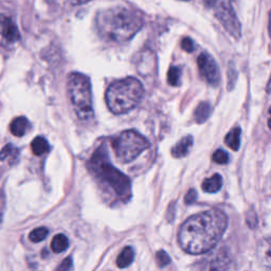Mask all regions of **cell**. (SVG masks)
<instances>
[{"mask_svg": "<svg viewBox=\"0 0 271 271\" xmlns=\"http://www.w3.org/2000/svg\"><path fill=\"white\" fill-rule=\"evenodd\" d=\"M240 135L241 129L239 128H235L229 131L226 138H224V143L232 149V151H238L240 146Z\"/></svg>", "mask_w": 271, "mask_h": 271, "instance_id": "16", "label": "cell"}, {"mask_svg": "<svg viewBox=\"0 0 271 271\" xmlns=\"http://www.w3.org/2000/svg\"><path fill=\"white\" fill-rule=\"evenodd\" d=\"M232 259L226 249H220L201 259L197 271H229Z\"/></svg>", "mask_w": 271, "mask_h": 271, "instance_id": "8", "label": "cell"}, {"mask_svg": "<svg viewBox=\"0 0 271 271\" xmlns=\"http://www.w3.org/2000/svg\"><path fill=\"white\" fill-rule=\"evenodd\" d=\"M180 78H181V70L179 67L173 66L170 68L168 72V82L171 86H179L180 85Z\"/></svg>", "mask_w": 271, "mask_h": 271, "instance_id": "20", "label": "cell"}, {"mask_svg": "<svg viewBox=\"0 0 271 271\" xmlns=\"http://www.w3.org/2000/svg\"><path fill=\"white\" fill-rule=\"evenodd\" d=\"M97 30L108 40L122 43L130 39L143 26L142 16L122 7L104 10L96 17Z\"/></svg>", "mask_w": 271, "mask_h": 271, "instance_id": "2", "label": "cell"}, {"mask_svg": "<svg viewBox=\"0 0 271 271\" xmlns=\"http://www.w3.org/2000/svg\"><path fill=\"white\" fill-rule=\"evenodd\" d=\"M13 152V146H12V144H7L2 149H1V152H0V160H4V159H7L10 154Z\"/></svg>", "mask_w": 271, "mask_h": 271, "instance_id": "27", "label": "cell"}, {"mask_svg": "<svg viewBox=\"0 0 271 271\" xmlns=\"http://www.w3.org/2000/svg\"><path fill=\"white\" fill-rule=\"evenodd\" d=\"M196 197H197V196H196V191L195 190H193V189H191L190 190V191L187 193V195H186V203L188 204V205H190V204H193L194 201H195V199H196Z\"/></svg>", "mask_w": 271, "mask_h": 271, "instance_id": "28", "label": "cell"}, {"mask_svg": "<svg viewBox=\"0 0 271 271\" xmlns=\"http://www.w3.org/2000/svg\"><path fill=\"white\" fill-rule=\"evenodd\" d=\"M71 267H72V258L67 257L60 264V266L56 268L55 271H70Z\"/></svg>", "mask_w": 271, "mask_h": 271, "instance_id": "26", "label": "cell"}, {"mask_svg": "<svg viewBox=\"0 0 271 271\" xmlns=\"http://www.w3.org/2000/svg\"><path fill=\"white\" fill-rule=\"evenodd\" d=\"M68 247H69V239L64 234L55 235L51 241V248L55 253L64 252L68 249Z\"/></svg>", "mask_w": 271, "mask_h": 271, "instance_id": "18", "label": "cell"}, {"mask_svg": "<svg viewBox=\"0 0 271 271\" xmlns=\"http://www.w3.org/2000/svg\"><path fill=\"white\" fill-rule=\"evenodd\" d=\"M236 77H238V74H236L235 68L233 65H231L228 69V89L229 90H232V88L234 87Z\"/></svg>", "mask_w": 271, "mask_h": 271, "instance_id": "24", "label": "cell"}, {"mask_svg": "<svg viewBox=\"0 0 271 271\" xmlns=\"http://www.w3.org/2000/svg\"><path fill=\"white\" fill-rule=\"evenodd\" d=\"M0 34L11 43L19 40L20 34L14 21L4 15H0Z\"/></svg>", "mask_w": 271, "mask_h": 271, "instance_id": "10", "label": "cell"}, {"mask_svg": "<svg viewBox=\"0 0 271 271\" xmlns=\"http://www.w3.org/2000/svg\"><path fill=\"white\" fill-rule=\"evenodd\" d=\"M181 48L186 52H188V53H192L195 49L194 42L190 37H184L181 42Z\"/></svg>", "mask_w": 271, "mask_h": 271, "instance_id": "25", "label": "cell"}, {"mask_svg": "<svg viewBox=\"0 0 271 271\" xmlns=\"http://www.w3.org/2000/svg\"><path fill=\"white\" fill-rule=\"evenodd\" d=\"M149 147V142L136 130L123 131L113 141V148L121 162L128 163L135 160Z\"/></svg>", "mask_w": 271, "mask_h": 271, "instance_id": "6", "label": "cell"}, {"mask_svg": "<svg viewBox=\"0 0 271 271\" xmlns=\"http://www.w3.org/2000/svg\"><path fill=\"white\" fill-rule=\"evenodd\" d=\"M268 128H269V129L271 130V108H270V111H269V119H268Z\"/></svg>", "mask_w": 271, "mask_h": 271, "instance_id": "33", "label": "cell"}, {"mask_svg": "<svg viewBox=\"0 0 271 271\" xmlns=\"http://www.w3.org/2000/svg\"><path fill=\"white\" fill-rule=\"evenodd\" d=\"M68 96L74 112L80 120H88L94 114L89 79L82 73H72L68 78Z\"/></svg>", "mask_w": 271, "mask_h": 271, "instance_id": "5", "label": "cell"}, {"mask_svg": "<svg viewBox=\"0 0 271 271\" xmlns=\"http://www.w3.org/2000/svg\"><path fill=\"white\" fill-rule=\"evenodd\" d=\"M213 161L217 164H227L229 162V155L223 149H217V151L213 154Z\"/></svg>", "mask_w": 271, "mask_h": 271, "instance_id": "22", "label": "cell"}, {"mask_svg": "<svg viewBox=\"0 0 271 271\" xmlns=\"http://www.w3.org/2000/svg\"><path fill=\"white\" fill-rule=\"evenodd\" d=\"M156 259H157V263L160 267H165L171 263V258L169 256L168 253L163 250H160L156 255Z\"/></svg>", "mask_w": 271, "mask_h": 271, "instance_id": "23", "label": "cell"}, {"mask_svg": "<svg viewBox=\"0 0 271 271\" xmlns=\"http://www.w3.org/2000/svg\"><path fill=\"white\" fill-rule=\"evenodd\" d=\"M218 0H204V3L207 8H214Z\"/></svg>", "mask_w": 271, "mask_h": 271, "instance_id": "29", "label": "cell"}, {"mask_svg": "<svg viewBox=\"0 0 271 271\" xmlns=\"http://www.w3.org/2000/svg\"><path fill=\"white\" fill-rule=\"evenodd\" d=\"M214 9L216 18L221 21L223 28L230 33V35L239 39L241 34V28L231 1L230 0H218Z\"/></svg>", "mask_w": 271, "mask_h": 271, "instance_id": "7", "label": "cell"}, {"mask_svg": "<svg viewBox=\"0 0 271 271\" xmlns=\"http://www.w3.org/2000/svg\"><path fill=\"white\" fill-rule=\"evenodd\" d=\"M228 217L218 209L193 215L182 223L178 241L190 255H204L211 251L226 231Z\"/></svg>", "mask_w": 271, "mask_h": 271, "instance_id": "1", "label": "cell"}, {"mask_svg": "<svg viewBox=\"0 0 271 271\" xmlns=\"http://www.w3.org/2000/svg\"><path fill=\"white\" fill-rule=\"evenodd\" d=\"M266 91L268 92V94H271V77H270V80H269V82H268V84H267Z\"/></svg>", "mask_w": 271, "mask_h": 271, "instance_id": "32", "label": "cell"}, {"mask_svg": "<svg viewBox=\"0 0 271 271\" xmlns=\"http://www.w3.org/2000/svg\"><path fill=\"white\" fill-rule=\"evenodd\" d=\"M32 152L36 156H42L49 151V143L44 137H36L31 143Z\"/></svg>", "mask_w": 271, "mask_h": 271, "instance_id": "19", "label": "cell"}, {"mask_svg": "<svg viewBox=\"0 0 271 271\" xmlns=\"http://www.w3.org/2000/svg\"><path fill=\"white\" fill-rule=\"evenodd\" d=\"M70 1L72 2L73 5H79V4H83V3L88 2L89 0H70Z\"/></svg>", "mask_w": 271, "mask_h": 271, "instance_id": "30", "label": "cell"}, {"mask_svg": "<svg viewBox=\"0 0 271 271\" xmlns=\"http://www.w3.org/2000/svg\"><path fill=\"white\" fill-rule=\"evenodd\" d=\"M90 168L101 179L105 181L109 187L112 188L114 193L117 194L121 200L128 201L130 198V180L122 172L113 168L109 163L105 148L100 147L92 156Z\"/></svg>", "mask_w": 271, "mask_h": 271, "instance_id": "4", "label": "cell"}, {"mask_svg": "<svg viewBox=\"0 0 271 271\" xmlns=\"http://www.w3.org/2000/svg\"><path fill=\"white\" fill-rule=\"evenodd\" d=\"M182 1H189V0H182Z\"/></svg>", "mask_w": 271, "mask_h": 271, "instance_id": "35", "label": "cell"}, {"mask_svg": "<svg viewBox=\"0 0 271 271\" xmlns=\"http://www.w3.org/2000/svg\"><path fill=\"white\" fill-rule=\"evenodd\" d=\"M211 112H212V107L210 105V103H207V102L199 103L197 108H196V111L194 112L196 122H197L198 124L205 123L206 121L210 118Z\"/></svg>", "mask_w": 271, "mask_h": 271, "instance_id": "14", "label": "cell"}, {"mask_svg": "<svg viewBox=\"0 0 271 271\" xmlns=\"http://www.w3.org/2000/svg\"><path fill=\"white\" fill-rule=\"evenodd\" d=\"M144 96L143 85L135 78L119 80L109 85L106 103L112 113L122 114L136 108Z\"/></svg>", "mask_w": 271, "mask_h": 271, "instance_id": "3", "label": "cell"}, {"mask_svg": "<svg viewBox=\"0 0 271 271\" xmlns=\"http://www.w3.org/2000/svg\"><path fill=\"white\" fill-rule=\"evenodd\" d=\"M0 223H1V214H0Z\"/></svg>", "mask_w": 271, "mask_h": 271, "instance_id": "34", "label": "cell"}, {"mask_svg": "<svg viewBox=\"0 0 271 271\" xmlns=\"http://www.w3.org/2000/svg\"><path fill=\"white\" fill-rule=\"evenodd\" d=\"M268 30H269V35L271 37V11L269 13V24H268Z\"/></svg>", "mask_w": 271, "mask_h": 271, "instance_id": "31", "label": "cell"}, {"mask_svg": "<svg viewBox=\"0 0 271 271\" xmlns=\"http://www.w3.org/2000/svg\"><path fill=\"white\" fill-rule=\"evenodd\" d=\"M28 119L26 117H17L15 118L12 123L10 125V129L12 135L15 137H21L25 135V132L28 128Z\"/></svg>", "mask_w": 271, "mask_h": 271, "instance_id": "15", "label": "cell"}, {"mask_svg": "<svg viewBox=\"0 0 271 271\" xmlns=\"http://www.w3.org/2000/svg\"><path fill=\"white\" fill-rule=\"evenodd\" d=\"M48 229L45 228V227H40L37 229H34L33 231L29 235V239H30L31 241L33 243H40V241H43L48 236Z\"/></svg>", "mask_w": 271, "mask_h": 271, "instance_id": "21", "label": "cell"}, {"mask_svg": "<svg viewBox=\"0 0 271 271\" xmlns=\"http://www.w3.org/2000/svg\"><path fill=\"white\" fill-rule=\"evenodd\" d=\"M223 186V178L220 174H214L212 177L207 178L204 180L203 184H201V188H203L204 191L206 193H217L220 191L221 188Z\"/></svg>", "mask_w": 271, "mask_h": 271, "instance_id": "13", "label": "cell"}, {"mask_svg": "<svg viewBox=\"0 0 271 271\" xmlns=\"http://www.w3.org/2000/svg\"><path fill=\"white\" fill-rule=\"evenodd\" d=\"M193 145V137L187 136L178 142L176 145L172 148V156L175 158H182L186 157L189 154L190 148Z\"/></svg>", "mask_w": 271, "mask_h": 271, "instance_id": "12", "label": "cell"}, {"mask_svg": "<svg viewBox=\"0 0 271 271\" xmlns=\"http://www.w3.org/2000/svg\"><path fill=\"white\" fill-rule=\"evenodd\" d=\"M256 253L263 267L271 271V238L265 239L259 243Z\"/></svg>", "mask_w": 271, "mask_h": 271, "instance_id": "11", "label": "cell"}, {"mask_svg": "<svg viewBox=\"0 0 271 271\" xmlns=\"http://www.w3.org/2000/svg\"><path fill=\"white\" fill-rule=\"evenodd\" d=\"M197 64L201 76L206 79L207 82L210 85L216 87V86L220 84L221 76L215 60L213 59L209 53L203 52V53H200V55L198 56Z\"/></svg>", "mask_w": 271, "mask_h": 271, "instance_id": "9", "label": "cell"}, {"mask_svg": "<svg viewBox=\"0 0 271 271\" xmlns=\"http://www.w3.org/2000/svg\"><path fill=\"white\" fill-rule=\"evenodd\" d=\"M135 251L131 247H125L117 258V265L119 268H126L134 262Z\"/></svg>", "mask_w": 271, "mask_h": 271, "instance_id": "17", "label": "cell"}]
</instances>
